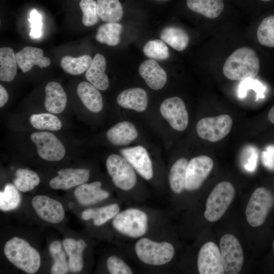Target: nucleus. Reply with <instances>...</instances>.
<instances>
[{
  "label": "nucleus",
  "instance_id": "obj_26",
  "mask_svg": "<svg viewBox=\"0 0 274 274\" xmlns=\"http://www.w3.org/2000/svg\"><path fill=\"white\" fill-rule=\"evenodd\" d=\"M119 212V206L117 203H112L100 208L84 210L81 217L84 220L92 219L94 225L99 226L113 219Z\"/></svg>",
  "mask_w": 274,
  "mask_h": 274
},
{
  "label": "nucleus",
  "instance_id": "obj_49",
  "mask_svg": "<svg viewBox=\"0 0 274 274\" xmlns=\"http://www.w3.org/2000/svg\"><path fill=\"white\" fill-rule=\"evenodd\" d=\"M272 246H273V250H274V240H273V242Z\"/></svg>",
  "mask_w": 274,
  "mask_h": 274
},
{
  "label": "nucleus",
  "instance_id": "obj_30",
  "mask_svg": "<svg viewBox=\"0 0 274 274\" xmlns=\"http://www.w3.org/2000/svg\"><path fill=\"white\" fill-rule=\"evenodd\" d=\"M160 37L161 40L178 51L185 49L189 41L187 33L182 28L176 26L164 28Z\"/></svg>",
  "mask_w": 274,
  "mask_h": 274
},
{
  "label": "nucleus",
  "instance_id": "obj_15",
  "mask_svg": "<svg viewBox=\"0 0 274 274\" xmlns=\"http://www.w3.org/2000/svg\"><path fill=\"white\" fill-rule=\"evenodd\" d=\"M58 175L49 182L53 189L66 190L87 183L90 170L86 168H63L57 172Z\"/></svg>",
  "mask_w": 274,
  "mask_h": 274
},
{
  "label": "nucleus",
  "instance_id": "obj_8",
  "mask_svg": "<svg viewBox=\"0 0 274 274\" xmlns=\"http://www.w3.org/2000/svg\"><path fill=\"white\" fill-rule=\"evenodd\" d=\"M220 251L225 273H239L242 268L244 258L242 247L238 239L230 234L223 235L220 241Z\"/></svg>",
  "mask_w": 274,
  "mask_h": 274
},
{
  "label": "nucleus",
  "instance_id": "obj_44",
  "mask_svg": "<svg viewBox=\"0 0 274 274\" xmlns=\"http://www.w3.org/2000/svg\"><path fill=\"white\" fill-rule=\"evenodd\" d=\"M245 149L243 154L244 167L248 172H253L257 165V153L256 149L252 147H248Z\"/></svg>",
  "mask_w": 274,
  "mask_h": 274
},
{
  "label": "nucleus",
  "instance_id": "obj_4",
  "mask_svg": "<svg viewBox=\"0 0 274 274\" xmlns=\"http://www.w3.org/2000/svg\"><path fill=\"white\" fill-rule=\"evenodd\" d=\"M233 185L227 181L217 184L206 201L204 216L207 220L214 222L219 220L227 211L235 195Z\"/></svg>",
  "mask_w": 274,
  "mask_h": 274
},
{
  "label": "nucleus",
  "instance_id": "obj_46",
  "mask_svg": "<svg viewBox=\"0 0 274 274\" xmlns=\"http://www.w3.org/2000/svg\"><path fill=\"white\" fill-rule=\"evenodd\" d=\"M9 98V95L5 88L0 85V107L2 108L6 104Z\"/></svg>",
  "mask_w": 274,
  "mask_h": 274
},
{
  "label": "nucleus",
  "instance_id": "obj_33",
  "mask_svg": "<svg viewBox=\"0 0 274 274\" xmlns=\"http://www.w3.org/2000/svg\"><path fill=\"white\" fill-rule=\"evenodd\" d=\"M92 61L88 55L73 57L65 56L60 60V66L65 72L72 75H79L86 71Z\"/></svg>",
  "mask_w": 274,
  "mask_h": 274
},
{
  "label": "nucleus",
  "instance_id": "obj_6",
  "mask_svg": "<svg viewBox=\"0 0 274 274\" xmlns=\"http://www.w3.org/2000/svg\"><path fill=\"white\" fill-rule=\"evenodd\" d=\"M273 205L274 196L269 190L263 187L255 189L246 209L248 223L254 227L262 225Z\"/></svg>",
  "mask_w": 274,
  "mask_h": 274
},
{
  "label": "nucleus",
  "instance_id": "obj_27",
  "mask_svg": "<svg viewBox=\"0 0 274 274\" xmlns=\"http://www.w3.org/2000/svg\"><path fill=\"white\" fill-rule=\"evenodd\" d=\"M189 9L208 18L219 16L224 8L223 0H187Z\"/></svg>",
  "mask_w": 274,
  "mask_h": 274
},
{
  "label": "nucleus",
  "instance_id": "obj_47",
  "mask_svg": "<svg viewBox=\"0 0 274 274\" xmlns=\"http://www.w3.org/2000/svg\"><path fill=\"white\" fill-rule=\"evenodd\" d=\"M267 119L272 124H274V105L270 109L267 113Z\"/></svg>",
  "mask_w": 274,
  "mask_h": 274
},
{
  "label": "nucleus",
  "instance_id": "obj_39",
  "mask_svg": "<svg viewBox=\"0 0 274 274\" xmlns=\"http://www.w3.org/2000/svg\"><path fill=\"white\" fill-rule=\"evenodd\" d=\"M143 52L147 57L155 60H164L169 57L168 48L161 40L148 42L143 48Z\"/></svg>",
  "mask_w": 274,
  "mask_h": 274
},
{
  "label": "nucleus",
  "instance_id": "obj_34",
  "mask_svg": "<svg viewBox=\"0 0 274 274\" xmlns=\"http://www.w3.org/2000/svg\"><path fill=\"white\" fill-rule=\"evenodd\" d=\"M49 251L53 260L51 267V273H66L69 269L68 263L60 242L58 241L51 242L49 247Z\"/></svg>",
  "mask_w": 274,
  "mask_h": 274
},
{
  "label": "nucleus",
  "instance_id": "obj_13",
  "mask_svg": "<svg viewBox=\"0 0 274 274\" xmlns=\"http://www.w3.org/2000/svg\"><path fill=\"white\" fill-rule=\"evenodd\" d=\"M200 274H224L220 251L212 242L205 243L200 249L197 261Z\"/></svg>",
  "mask_w": 274,
  "mask_h": 274
},
{
  "label": "nucleus",
  "instance_id": "obj_25",
  "mask_svg": "<svg viewBox=\"0 0 274 274\" xmlns=\"http://www.w3.org/2000/svg\"><path fill=\"white\" fill-rule=\"evenodd\" d=\"M77 94L84 106L90 112L97 113L103 108L101 95L90 83L83 81L77 88Z\"/></svg>",
  "mask_w": 274,
  "mask_h": 274
},
{
  "label": "nucleus",
  "instance_id": "obj_18",
  "mask_svg": "<svg viewBox=\"0 0 274 274\" xmlns=\"http://www.w3.org/2000/svg\"><path fill=\"white\" fill-rule=\"evenodd\" d=\"M15 55L17 64L23 73L28 72L35 65L43 68L51 63L50 59L44 56L43 50L37 47H25Z\"/></svg>",
  "mask_w": 274,
  "mask_h": 274
},
{
  "label": "nucleus",
  "instance_id": "obj_28",
  "mask_svg": "<svg viewBox=\"0 0 274 274\" xmlns=\"http://www.w3.org/2000/svg\"><path fill=\"white\" fill-rule=\"evenodd\" d=\"M17 60L13 50L9 47L0 48V80L13 81L17 73Z\"/></svg>",
  "mask_w": 274,
  "mask_h": 274
},
{
  "label": "nucleus",
  "instance_id": "obj_12",
  "mask_svg": "<svg viewBox=\"0 0 274 274\" xmlns=\"http://www.w3.org/2000/svg\"><path fill=\"white\" fill-rule=\"evenodd\" d=\"M160 113L175 130L182 131L188 123V115L183 100L179 97H169L161 104Z\"/></svg>",
  "mask_w": 274,
  "mask_h": 274
},
{
  "label": "nucleus",
  "instance_id": "obj_9",
  "mask_svg": "<svg viewBox=\"0 0 274 274\" xmlns=\"http://www.w3.org/2000/svg\"><path fill=\"white\" fill-rule=\"evenodd\" d=\"M232 125L231 117L222 114L215 117H205L196 124V131L199 136L211 142H217L230 131Z\"/></svg>",
  "mask_w": 274,
  "mask_h": 274
},
{
  "label": "nucleus",
  "instance_id": "obj_29",
  "mask_svg": "<svg viewBox=\"0 0 274 274\" xmlns=\"http://www.w3.org/2000/svg\"><path fill=\"white\" fill-rule=\"evenodd\" d=\"M98 17L107 23H116L123 16V8L119 0H97Z\"/></svg>",
  "mask_w": 274,
  "mask_h": 274
},
{
  "label": "nucleus",
  "instance_id": "obj_20",
  "mask_svg": "<svg viewBox=\"0 0 274 274\" xmlns=\"http://www.w3.org/2000/svg\"><path fill=\"white\" fill-rule=\"evenodd\" d=\"M67 103L66 94L61 85L51 82L45 87L44 105L47 111L52 114H59L65 109Z\"/></svg>",
  "mask_w": 274,
  "mask_h": 274
},
{
  "label": "nucleus",
  "instance_id": "obj_11",
  "mask_svg": "<svg viewBox=\"0 0 274 274\" xmlns=\"http://www.w3.org/2000/svg\"><path fill=\"white\" fill-rule=\"evenodd\" d=\"M213 166L214 161L209 156L200 155L191 159L186 168L185 189L193 191L199 189Z\"/></svg>",
  "mask_w": 274,
  "mask_h": 274
},
{
  "label": "nucleus",
  "instance_id": "obj_31",
  "mask_svg": "<svg viewBox=\"0 0 274 274\" xmlns=\"http://www.w3.org/2000/svg\"><path fill=\"white\" fill-rule=\"evenodd\" d=\"M188 162L186 158H181L174 163L170 169L169 184L175 193L180 194L185 189L186 171Z\"/></svg>",
  "mask_w": 274,
  "mask_h": 274
},
{
  "label": "nucleus",
  "instance_id": "obj_10",
  "mask_svg": "<svg viewBox=\"0 0 274 274\" xmlns=\"http://www.w3.org/2000/svg\"><path fill=\"white\" fill-rule=\"evenodd\" d=\"M30 139L36 145L38 154L42 159L58 161L64 157L65 147L53 133L48 131L33 132Z\"/></svg>",
  "mask_w": 274,
  "mask_h": 274
},
{
  "label": "nucleus",
  "instance_id": "obj_5",
  "mask_svg": "<svg viewBox=\"0 0 274 274\" xmlns=\"http://www.w3.org/2000/svg\"><path fill=\"white\" fill-rule=\"evenodd\" d=\"M112 225L121 234L139 238L147 232L148 218L143 211L130 208L119 212L113 219Z\"/></svg>",
  "mask_w": 274,
  "mask_h": 274
},
{
  "label": "nucleus",
  "instance_id": "obj_23",
  "mask_svg": "<svg viewBox=\"0 0 274 274\" xmlns=\"http://www.w3.org/2000/svg\"><path fill=\"white\" fill-rule=\"evenodd\" d=\"M64 250L69 257L68 267L73 272L81 271L83 267V253L87 247L83 239L76 240L72 238H67L63 241Z\"/></svg>",
  "mask_w": 274,
  "mask_h": 274
},
{
  "label": "nucleus",
  "instance_id": "obj_41",
  "mask_svg": "<svg viewBox=\"0 0 274 274\" xmlns=\"http://www.w3.org/2000/svg\"><path fill=\"white\" fill-rule=\"evenodd\" d=\"M254 90L256 92V100L264 97V87L262 83L253 78L246 79L241 82L238 88V96L244 98L247 95L248 90Z\"/></svg>",
  "mask_w": 274,
  "mask_h": 274
},
{
  "label": "nucleus",
  "instance_id": "obj_35",
  "mask_svg": "<svg viewBox=\"0 0 274 274\" xmlns=\"http://www.w3.org/2000/svg\"><path fill=\"white\" fill-rule=\"evenodd\" d=\"M15 175L14 185L19 191L23 192L32 190L40 182L38 175L27 168H19Z\"/></svg>",
  "mask_w": 274,
  "mask_h": 274
},
{
  "label": "nucleus",
  "instance_id": "obj_14",
  "mask_svg": "<svg viewBox=\"0 0 274 274\" xmlns=\"http://www.w3.org/2000/svg\"><path fill=\"white\" fill-rule=\"evenodd\" d=\"M31 204L38 216L47 222L59 223L64 218L65 211L62 204L47 196H35L32 199Z\"/></svg>",
  "mask_w": 274,
  "mask_h": 274
},
{
  "label": "nucleus",
  "instance_id": "obj_17",
  "mask_svg": "<svg viewBox=\"0 0 274 274\" xmlns=\"http://www.w3.org/2000/svg\"><path fill=\"white\" fill-rule=\"evenodd\" d=\"M101 183L95 181L84 183L76 187L74 194L79 204L88 206L102 201L110 196L109 193L101 188Z\"/></svg>",
  "mask_w": 274,
  "mask_h": 274
},
{
  "label": "nucleus",
  "instance_id": "obj_32",
  "mask_svg": "<svg viewBox=\"0 0 274 274\" xmlns=\"http://www.w3.org/2000/svg\"><path fill=\"white\" fill-rule=\"evenodd\" d=\"M122 26L118 23H107L100 25L95 35L96 40L100 43L111 46L117 45L120 41Z\"/></svg>",
  "mask_w": 274,
  "mask_h": 274
},
{
  "label": "nucleus",
  "instance_id": "obj_3",
  "mask_svg": "<svg viewBox=\"0 0 274 274\" xmlns=\"http://www.w3.org/2000/svg\"><path fill=\"white\" fill-rule=\"evenodd\" d=\"M135 251L142 262L155 266L166 264L172 260L175 255V248L170 243L156 242L146 237L136 242Z\"/></svg>",
  "mask_w": 274,
  "mask_h": 274
},
{
  "label": "nucleus",
  "instance_id": "obj_40",
  "mask_svg": "<svg viewBox=\"0 0 274 274\" xmlns=\"http://www.w3.org/2000/svg\"><path fill=\"white\" fill-rule=\"evenodd\" d=\"M79 6L83 13L82 23L86 26H91L98 21L97 4L94 0H81Z\"/></svg>",
  "mask_w": 274,
  "mask_h": 274
},
{
  "label": "nucleus",
  "instance_id": "obj_50",
  "mask_svg": "<svg viewBox=\"0 0 274 274\" xmlns=\"http://www.w3.org/2000/svg\"><path fill=\"white\" fill-rule=\"evenodd\" d=\"M273 185H274V182H273Z\"/></svg>",
  "mask_w": 274,
  "mask_h": 274
},
{
  "label": "nucleus",
  "instance_id": "obj_16",
  "mask_svg": "<svg viewBox=\"0 0 274 274\" xmlns=\"http://www.w3.org/2000/svg\"><path fill=\"white\" fill-rule=\"evenodd\" d=\"M122 156L144 179L149 180L153 175L152 161L146 149L141 146L122 149Z\"/></svg>",
  "mask_w": 274,
  "mask_h": 274
},
{
  "label": "nucleus",
  "instance_id": "obj_37",
  "mask_svg": "<svg viewBox=\"0 0 274 274\" xmlns=\"http://www.w3.org/2000/svg\"><path fill=\"white\" fill-rule=\"evenodd\" d=\"M21 202V196L17 188L12 184L6 185L3 191L0 192V209L9 211L17 208Z\"/></svg>",
  "mask_w": 274,
  "mask_h": 274
},
{
  "label": "nucleus",
  "instance_id": "obj_48",
  "mask_svg": "<svg viewBox=\"0 0 274 274\" xmlns=\"http://www.w3.org/2000/svg\"><path fill=\"white\" fill-rule=\"evenodd\" d=\"M260 1H263V2H268V1H271V0H260Z\"/></svg>",
  "mask_w": 274,
  "mask_h": 274
},
{
  "label": "nucleus",
  "instance_id": "obj_21",
  "mask_svg": "<svg viewBox=\"0 0 274 274\" xmlns=\"http://www.w3.org/2000/svg\"><path fill=\"white\" fill-rule=\"evenodd\" d=\"M118 104L123 108L141 112L148 105L146 92L141 88H132L122 91L117 98Z\"/></svg>",
  "mask_w": 274,
  "mask_h": 274
},
{
  "label": "nucleus",
  "instance_id": "obj_38",
  "mask_svg": "<svg viewBox=\"0 0 274 274\" xmlns=\"http://www.w3.org/2000/svg\"><path fill=\"white\" fill-rule=\"evenodd\" d=\"M257 38L261 45L274 47V15L262 20L257 29Z\"/></svg>",
  "mask_w": 274,
  "mask_h": 274
},
{
  "label": "nucleus",
  "instance_id": "obj_45",
  "mask_svg": "<svg viewBox=\"0 0 274 274\" xmlns=\"http://www.w3.org/2000/svg\"><path fill=\"white\" fill-rule=\"evenodd\" d=\"M262 160L265 167L274 170V145L269 146L262 153Z\"/></svg>",
  "mask_w": 274,
  "mask_h": 274
},
{
  "label": "nucleus",
  "instance_id": "obj_19",
  "mask_svg": "<svg viewBox=\"0 0 274 274\" xmlns=\"http://www.w3.org/2000/svg\"><path fill=\"white\" fill-rule=\"evenodd\" d=\"M139 72L148 86L152 89L159 90L166 83V72L155 60L149 59L143 62L140 65Z\"/></svg>",
  "mask_w": 274,
  "mask_h": 274
},
{
  "label": "nucleus",
  "instance_id": "obj_43",
  "mask_svg": "<svg viewBox=\"0 0 274 274\" xmlns=\"http://www.w3.org/2000/svg\"><path fill=\"white\" fill-rule=\"evenodd\" d=\"M28 21L30 23L29 36L32 39L40 38L42 35V18L36 9H32L30 12V17Z\"/></svg>",
  "mask_w": 274,
  "mask_h": 274
},
{
  "label": "nucleus",
  "instance_id": "obj_22",
  "mask_svg": "<svg viewBox=\"0 0 274 274\" xmlns=\"http://www.w3.org/2000/svg\"><path fill=\"white\" fill-rule=\"evenodd\" d=\"M106 61L104 56L100 54L95 55L91 64L86 72V79L100 90H106L109 86V81L105 73Z\"/></svg>",
  "mask_w": 274,
  "mask_h": 274
},
{
  "label": "nucleus",
  "instance_id": "obj_36",
  "mask_svg": "<svg viewBox=\"0 0 274 274\" xmlns=\"http://www.w3.org/2000/svg\"><path fill=\"white\" fill-rule=\"evenodd\" d=\"M31 125L36 129L57 131L62 127L60 119L52 113H40L31 115L29 117Z\"/></svg>",
  "mask_w": 274,
  "mask_h": 274
},
{
  "label": "nucleus",
  "instance_id": "obj_42",
  "mask_svg": "<svg viewBox=\"0 0 274 274\" xmlns=\"http://www.w3.org/2000/svg\"><path fill=\"white\" fill-rule=\"evenodd\" d=\"M108 271L111 274H131V268L121 258L113 255L110 256L106 262Z\"/></svg>",
  "mask_w": 274,
  "mask_h": 274
},
{
  "label": "nucleus",
  "instance_id": "obj_24",
  "mask_svg": "<svg viewBox=\"0 0 274 274\" xmlns=\"http://www.w3.org/2000/svg\"><path fill=\"white\" fill-rule=\"evenodd\" d=\"M109 141L116 146H123L130 143L138 136L135 126L130 122H120L107 132Z\"/></svg>",
  "mask_w": 274,
  "mask_h": 274
},
{
  "label": "nucleus",
  "instance_id": "obj_7",
  "mask_svg": "<svg viewBox=\"0 0 274 274\" xmlns=\"http://www.w3.org/2000/svg\"><path fill=\"white\" fill-rule=\"evenodd\" d=\"M106 167L113 183L117 188L128 191L135 185V173L123 157L115 154L110 155L106 161Z\"/></svg>",
  "mask_w": 274,
  "mask_h": 274
},
{
  "label": "nucleus",
  "instance_id": "obj_1",
  "mask_svg": "<svg viewBox=\"0 0 274 274\" xmlns=\"http://www.w3.org/2000/svg\"><path fill=\"white\" fill-rule=\"evenodd\" d=\"M260 62L256 52L243 47L235 50L226 60L223 67L224 76L231 80L254 78L259 73Z\"/></svg>",
  "mask_w": 274,
  "mask_h": 274
},
{
  "label": "nucleus",
  "instance_id": "obj_2",
  "mask_svg": "<svg viewBox=\"0 0 274 274\" xmlns=\"http://www.w3.org/2000/svg\"><path fill=\"white\" fill-rule=\"evenodd\" d=\"M4 251L11 263L27 273H35L40 268V254L23 238L17 236L11 238L6 243Z\"/></svg>",
  "mask_w": 274,
  "mask_h": 274
}]
</instances>
